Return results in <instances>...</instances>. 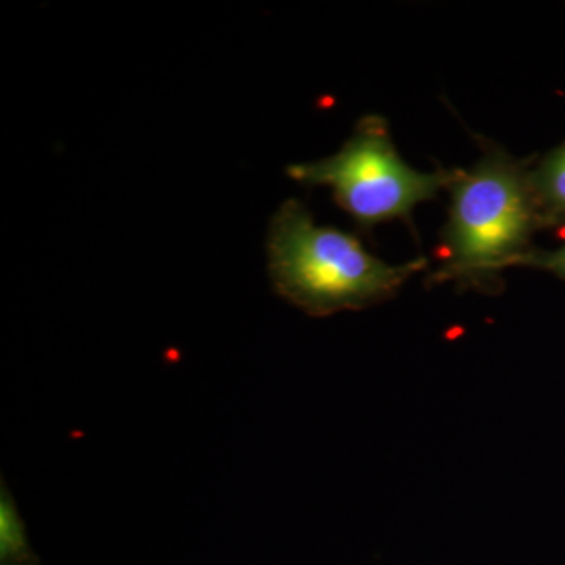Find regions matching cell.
<instances>
[{
	"mask_svg": "<svg viewBox=\"0 0 565 565\" xmlns=\"http://www.w3.org/2000/svg\"><path fill=\"white\" fill-rule=\"evenodd\" d=\"M530 161L487 148L471 169L451 170L448 221L441 230L440 266L430 285L498 294L503 274L534 250L544 228L530 181Z\"/></svg>",
	"mask_w": 565,
	"mask_h": 565,
	"instance_id": "1",
	"label": "cell"
},
{
	"mask_svg": "<svg viewBox=\"0 0 565 565\" xmlns=\"http://www.w3.org/2000/svg\"><path fill=\"white\" fill-rule=\"evenodd\" d=\"M267 259L275 292L315 318L384 303L427 267L424 258L397 266L382 262L353 234L318 225L299 200L275 212Z\"/></svg>",
	"mask_w": 565,
	"mask_h": 565,
	"instance_id": "2",
	"label": "cell"
},
{
	"mask_svg": "<svg viewBox=\"0 0 565 565\" xmlns=\"http://www.w3.org/2000/svg\"><path fill=\"white\" fill-rule=\"evenodd\" d=\"M289 177L305 185L332 189L334 202L362 230L408 221L419 203L444 191L451 170L423 173L412 169L394 148L382 117H364L340 151L315 162L294 163Z\"/></svg>",
	"mask_w": 565,
	"mask_h": 565,
	"instance_id": "3",
	"label": "cell"
},
{
	"mask_svg": "<svg viewBox=\"0 0 565 565\" xmlns=\"http://www.w3.org/2000/svg\"><path fill=\"white\" fill-rule=\"evenodd\" d=\"M530 181L544 228L565 225V141L531 167Z\"/></svg>",
	"mask_w": 565,
	"mask_h": 565,
	"instance_id": "4",
	"label": "cell"
},
{
	"mask_svg": "<svg viewBox=\"0 0 565 565\" xmlns=\"http://www.w3.org/2000/svg\"><path fill=\"white\" fill-rule=\"evenodd\" d=\"M36 557L29 545L25 525L9 487L0 489V564L33 565Z\"/></svg>",
	"mask_w": 565,
	"mask_h": 565,
	"instance_id": "5",
	"label": "cell"
},
{
	"mask_svg": "<svg viewBox=\"0 0 565 565\" xmlns=\"http://www.w3.org/2000/svg\"><path fill=\"white\" fill-rule=\"evenodd\" d=\"M519 267H530V269L544 270L553 274L559 280L565 281V243L556 250H539L534 248L530 255L522 259Z\"/></svg>",
	"mask_w": 565,
	"mask_h": 565,
	"instance_id": "6",
	"label": "cell"
}]
</instances>
